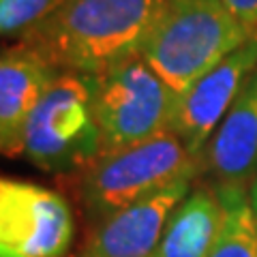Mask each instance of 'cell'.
Wrapping results in <instances>:
<instances>
[{
  "instance_id": "cell-14",
  "label": "cell",
  "mask_w": 257,
  "mask_h": 257,
  "mask_svg": "<svg viewBox=\"0 0 257 257\" xmlns=\"http://www.w3.org/2000/svg\"><path fill=\"white\" fill-rule=\"evenodd\" d=\"M223 5L244 22L253 32H257V0H223Z\"/></svg>"
},
{
  "instance_id": "cell-12",
  "label": "cell",
  "mask_w": 257,
  "mask_h": 257,
  "mask_svg": "<svg viewBox=\"0 0 257 257\" xmlns=\"http://www.w3.org/2000/svg\"><path fill=\"white\" fill-rule=\"evenodd\" d=\"M221 221L208 257H257V216L240 182H219Z\"/></svg>"
},
{
  "instance_id": "cell-1",
  "label": "cell",
  "mask_w": 257,
  "mask_h": 257,
  "mask_svg": "<svg viewBox=\"0 0 257 257\" xmlns=\"http://www.w3.org/2000/svg\"><path fill=\"white\" fill-rule=\"evenodd\" d=\"M165 7L167 0H62L22 41L60 71L92 75L140 54Z\"/></svg>"
},
{
  "instance_id": "cell-9",
  "label": "cell",
  "mask_w": 257,
  "mask_h": 257,
  "mask_svg": "<svg viewBox=\"0 0 257 257\" xmlns=\"http://www.w3.org/2000/svg\"><path fill=\"white\" fill-rule=\"evenodd\" d=\"M58 67L35 45L20 41L0 58V148L5 157L22 155L28 118L58 77Z\"/></svg>"
},
{
  "instance_id": "cell-10",
  "label": "cell",
  "mask_w": 257,
  "mask_h": 257,
  "mask_svg": "<svg viewBox=\"0 0 257 257\" xmlns=\"http://www.w3.org/2000/svg\"><path fill=\"white\" fill-rule=\"evenodd\" d=\"M206 161L219 182L244 184L257 176V69L208 142Z\"/></svg>"
},
{
  "instance_id": "cell-2",
  "label": "cell",
  "mask_w": 257,
  "mask_h": 257,
  "mask_svg": "<svg viewBox=\"0 0 257 257\" xmlns=\"http://www.w3.org/2000/svg\"><path fill=\"white\" fill-rule=\"evenodd\" d=\"M255 35L223 0H167L140 56L178 96Z\"/></svg>"
},
{
  "instance_id": "cell-13",
  "label": "cell",
  "mask_w": 257,
  "mask_h": 257,
  "mask_svg": "<svg viewBox=\"0 0 257 257\" xmlns=\"http://www.w3.org/2000/svg\"><path fill=\"white\" fill-rule=\"evenodd\" d=\"M62 0H0V30L3 37L24 39L47 15L56 11Z\"/></svg>"
},
{
  "instance_id": "cell-15",
  "label": "cell",
  "mask_w": 257,
  "mask_h": 257,
  "mask_svg": "<svg viewBox=\"0 0 257 257\" xmlns=\"http://www.w3.org/2000/svg\"><path fill=\"white\" fill-rule=\"evenodd\" d=\"M248 193H251V204H253V210H255V216H257V176L253 178V182H251V189H248Z\"/></svg>"
},
{
  "instance_id": "cell-4",
  "label": "cell",
  "mask_w": 257,
  "mask_h": 257,
  "mask_svg": "<svg viewBox=\"0 0 257 257\" xmlns=\"http://www.w3.org/2000/svg\"><path fill=\"white\" fill-rule=\"evenodd\" d=\"M22 155L47 174L88 172L101 159L86 75L60 71L28 118Z\"/></svg>"
},
{
  "instance_id": "cell-7",
  "label": "cell",
  "mask_w": 257,
  "mask_h": 257,
  "mask_svg": "<svg viewBox=\"0 0 257 257\" xmlns=\"http://www.w3.org/2000/svg\"><path fill=\"white\" fill-rule=\"evenodd\" d=\"M255 69L257 35L199 77L189 90L176 96L170 131L178 135L191 155L199 157L206 150L208 142L212 140Z\"/></svg>"
},
{
  "instance_id": "cell-5",
  "label": "cell",
  "mask_w": 257,
  "mask_h": 257,
  "mask_svg": "<svg viewBox=\"0 0 257 257\" xmlns=\"http://www.w3.org/2000/svg\"><path fill=\"white\" fill-rule=\"evenodd\" d=\"M195 159L174 131L103 155L82 178L86 210L103 221L184 176H195Z\"/></svg>"
},
{
  "instance_id": "cell-6",
  "label": "cell",
  "mask_w": 257,
  "mask_h": 257,
  "mask_svg": "<svg viewBox=\"0 0 257 257\" xmlns=\"http://www.w3.org/2000/svg\"><path fill=\"white\" fill-rule=\"evenodd\" d=\"M73 229L60 193L28 180H0V257H64Z\"/></svg>"
},
{
  "instance_id": "cell-11",
  "label": "cell",
  "mask_w": 257,
  "mask_h": 257,
  "mask_svg": "<svg viewBox=\"0 0 257 257\" xmlns=\"http://www.w3.org/2000/svg\"><path fill=\"white\" fill-rule=\"evenodd\" d=\"M221 221L216 189H191L176 206L150 257H208Z\"/></svg>"
},
{
  "instance_id": "cell-8",
  "label": "cell",
  "mask_w": 257,
  "mask_h": 257,
  "mask_svg": "<svg viewBox=\"0 0 257 257\" xmlns=\"http://www.w3.org/2000/svg\"><path fill=\"white\" fill-rule=\"evenodd\" d=\"M193 176L99 221L79 257H150L167 221L191 191Z\"/></svg>"
},
{
  "instance_id": "cell-3",
  "label": "cell",
  "mask_w": 257,
  "mask_h": 257,
  "mask_svg": "<svg viewBox=\"0 0 257 257\" xmlns=\"http://www.w3.org/2000/svg\"><path fill=\"white\" fill-rule=\"evenodd\" d=\"M101 157L170 131L176 94L140 54L86 75Z\"/></svg>"
}]
</instances>
